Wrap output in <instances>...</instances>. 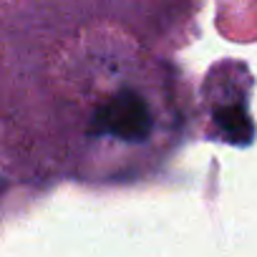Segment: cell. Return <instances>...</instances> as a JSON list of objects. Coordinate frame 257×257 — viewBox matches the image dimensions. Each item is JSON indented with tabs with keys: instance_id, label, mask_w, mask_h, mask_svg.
Masks as SVG:
<instances>
[{
	"instance_id": "6da1fadb",
	"label": "cell",
	"mask_w": 257,
	"mask_h": 257,
	"mask_svg": "<svg viewBox=\"0 0 257 257\" xmlns=\"http://www.w3.org/2000/svg\"><path fill=\"white\" fill-rule=\"evenodd\" d=\"M154 128L152 111L147 101L134 91L113 93L98 111L93 113V132L103 137H113L128 144L147 142Z\"/></svg>"
},
{
	"instance_id": "7a4b0ae2",
	"label": "cell",
	"mask_w": 257,
	"mask_h": 257,
	"mask_svg": "<svg viewBox=\"0 0 257 257\" xmlns=\"http://www.w3.org/2000/svg\"><path fill=\"white\" fill-rule=\"evenodd\" d=\"M214 126L224 142L229 144H249L254 137V126L252 118L247 116L242 103H227V106H217L214 108Z\"/></svg>"
}]
</instances>
